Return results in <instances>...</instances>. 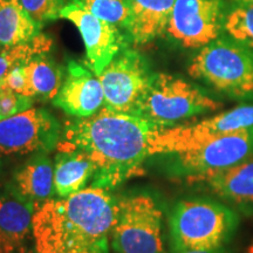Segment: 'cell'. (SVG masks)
Wrapping results in <instances>:
<instances>
[{
	"label": "cell",
	"mask_w": 253,
	"mask_h": 253,
	"mask_svg": "<svg viewBox=\"0 0 253 253\" xmlns=\"http://www.w3.org/2000/svg\"><path fill=\"white\" fill-rule=\"evenodd\" d=\"M160 130L138 116L102 108L88 118L66 123L58 150L87 155L95 167L91 186L112 190L143 172Z\"/></svg>",
	"instance_id": "6da1fadb"
},
{
	"label": "cell",
	"mask_w": 253,
	"mask_h": 253,
	"mask_svg": "<svg viewBox=\"0 0 253 253\" xmlns=\"http://www.w3.org/2000/svg\"><path fill=\"white\" fill-rule=\"evenodd\" d=\"M119 201L109 190L88 186L50 199L33 217L36 253H109Z\"/></svg>",
	"instance_id": "7a4b0ae2"
},
{
	"label": "cell",
	"mask_w": 253,
	"mask_h": 253,
	"mask_svg": "<svg viewBox=\"0 0 253 253\" xmlns=\"http://www.w3.org/2000/svg\"><path fill=\"white\" fill-rule=\"evenodd\" d=\"M238 224L237 214L226 205L210 199L178 202L170 214L172 253L223 248Z\"/></svg>",
	"instance_id": "3957f363"
},
{
	"label": "cell",
	"mask_w": 253,
	"mask_h": 253,
	"mask_svg": "<svg viewBox=\"0 0 253 253\" xmlns=\"http://www.w3.org/2000/svg\"><path fill=\"white\" fill-rule=\"evenodd\" d=\"M188 72L232 99H253V49L225 34L199 48Z\"/></svg>",
	"instance_id": "277c9868"
},
{
	"label": "cell",
	"mask_w": 253,
	"mask_h": 253,
	"mask_svg": "<svg viewBox=\"0 0 253 253\" xmlns=\"http://www.w3.org/2000/svg\"><path fill=\"white\" fill-rule=\"evenodd\" d=\"M220 107L219 101L191 82L167 73H155L135 116L160 129H169Z\"/></svg>",
	"instance_id": "5b68a950"
},
{
	"label": "cell",
	"mask_w": 253,
	"mask_h": 253,
	"mask_svg": "<svg viewBox=\"0 0 253 253\" xmlns=\"http://www.w3.org/2000/svg\"><path fill=\"white\" fill-rule=\"evenodd\" d=\"M170 155L169 171L194 183L253 158V126L225 132Z\"/></svg>",
	"instance_id": "8992f818"
},
{
	"label": "cell",
	"mask_w": 253,
	"mask_h": 253,
	"mask_svg": "<svg viewBox=\"0 0 253 253\" xmlns=\"http://www.w3.org/2000/svg\"><path fill=\"white\" fill-rule=\"evenodd\" d=\"M112 248L115 253H167L163 213L154 197L136 194L120 199Z\"/></svg>",
	"instance_id": "52a82bcc"
},
{
	"label": "cell",
	"mask_w": 253,
	"mask_h": 253,
	"mask_svg": "<svg viewBox=\"0 0 253 253\" xmlns=\"http://www.w3.org/2000/svg\"><path fill=\"white\" fill-rule=\"evenodd\" d=\"M154 74L143 55L128 47L123 48L99 75L103 108L135 116Z\"/></svg>",
	"instance_id": "ba28073f"
},
{
	"label": "cell",
	"mask_w": 253,
	"mask_h": 253,
	"mask_svg": "<svg viewBox=\"0 0 253 253\" xmlns=\"http://www.w3.org/2000/svg\"><path fill=\"white\" fill-rule=\"evenodd\" d=\"M225 0H175L166 33L186 49H199L224 34Z\"/></svg>",
	"instance_id": "9c48e42d"
},
{
	"label": "cell",
	"mask_w": 253,
	"mask_h": 253,
	"mask_svg": "<svg viewBox=\"0 0 253 253\" xmlns=\"http://www.w3.org/2000/svg\"><path fill=\"white\" fill-rule=\"evenodd\" d=\"M62 126L49 112L32 108L0 120V155L49 153L61 140Z\"/></svg>",
	"instance_id": "30bf717a"
},
{
	"label": "cell",
	"mask_w": 253,
	"mask_h": 253,
	"mask_svg": "<svg viewBox=\"0 0 253 253\" xmlns=\"http://www.w3.org/2000/svg\"><path fill=\"white\" fill-rule=\"evenodd\" d=\"M60 18L71 21L80 32L88 68L97 77L128 46L129 39L121 28L96 17L74 0L65 6Z\"/></svg>",
	"instance_id": "8fae6325"
},
{
	"label": "cell",
	"mask_w": 253,
	"mask_h": 253,
	"mask_svg": "<svg viewBox=\"0 0 253 253\" xmlns=\"http://www.w3.org/2000/svg\"><path fill=\"white\" fill-rule=\"evenodd\" d=\"M253 126V104L240 106L191 126L161 129L153 142V155L186 150L214 136Z\"/></svg>",
	"instance_id": "7c38bea8"
},
{
	"label": "cell",
	"mask_w": 253,
	"mask_h": 253,
	"mask_svg": "<svg viewBox=\"0 0 253 253\" xmlns=\"http://www.w3.org/2000/svg\"><path fill=\"white\" fill-rule=\"evenodd\" d=\"M104 94L97 75L77 61H69L66 78L53 104L75 118H88L103 107Z\"/></svg>",
	"instance_id": "4fadbf2b"
},
{
	"label": "cell",
	"mask_w": 253,
	"mask_h": 253,
	"mask_svg": "<svg viewBox=\"0 0 253 253\" xmlns=\"http://www.w3.org/2000/svg\"><path fill=\"white\" fill-rule=\"evenodd\" d=\"M36 211L13 186L0 194V253H27Z\"/></svg>",
	"instance_id": "5bb4252c"
},
{
	"label": "cell",
	"mask_w": 253,
	"mask_h": 253,
	"mask_svg": "<svg viewBox=\"0 0 253 253\" xmlns=\"http://www.w3.org/2000/svg\"><path fill=\"white\" fill-rule=\"evenodd\" d=\"M175 0H130L126 34L134 45H144L166 33Z\"/></svg>",
	"instance_id": "9a60e30c"
},
{
	"label": "cell",
	"mask_w": 253,
	"mask_h": 253,
	"mask_svg": "<svg viewBox=\"0 0 253 253\" xmlns=\"http://www.w3.org/2000/svg\"><path fill=\"white\" fill-rule=\"evenodd\" d=\"M48 153H36L13 177V188L39 209L54 195V164Z\"/></svg>",
	"instance_id": "2e32d148"
},
{
	"label": "cell",
	"mask_w": 253,
	"mask_h": 253,
	"mask_svg": "<svg viewBox=\"0 0 253 253\" xmlns=\"http://www.w3.org/2000/svg\"><path fill=\"white\" fill-rule=\"evenodd\" d=\"M194 183L207 185L212 194L231 203H253V158L201 177Z\"/></svg>",
	"instance_id": "e0dca14e"
},
{
	"label": "cell",
	"mask_w": 253,
	"mask_h": 253,
	"mask_svg": "<svg viewBox=\"0 0 253 253\" xmlns=\"http://www.w3.org/2000/svg\"><path fill=\"white\" fill-rule=\"evenodd\" d=\"M95 172L94 163L84 153L77 150L59 151L54 162V189L60 198H66L80 190Z\"/></svg>",
	"instance_id": "ac0fdd59"
},
{
	"label": "cell",
	"mask_w": 253,
	"mask_h": 253,
	"mask_svg": "<svg viewBox=\"0 0 253 253\" xmlns=\"http://www.w3.org/2000/svg\"><path fill=\"white\" fill-rule=\"evenodd\" d=\"M40 30L20 0H0V48L27 42Z\"/></svg>",
	"instance_id": "d6986e66"
},
{
	"label": "cell",
	"mask_w": 253,
	"mask_h": 253,
	"mask_svg": "<svg viewBox=\"0 0 253 253\" xmlns=\"http://www.w3.org/2000/svg\"><path fill=\"white\" fill-rule=\"evenodd\" d=\"M25 68L33 97L45 101L54 99L63 82L61 68L46 53L31 60Z\"/></svg>",
	"instance_id": "ffe728a7"
},
{
	"label": "cell",
	"mask_w": 253,
	"mask_h": 253,
	"mask_svg": "<svg viewBox=\"0 0 253 253\" xmlns=\"http://www.w3.org/2000/svg\"><path fill=\"white\" fill-rule=\"evenodd\" d=\"M52 45V39L40 33L27 42L0 49V80L12 69L27 65L36 56L49 52Z\"/></svg>",
	"instance_id": "44dd1931"
},
{
	"label": "cell",
	"mask_w": 253,
	"mask_h": 253,
	"mask_svg": "<svg viewBox=\"0 0 253 253\" xmlns=\"http://www.w3.org/2000/svg\"><path fill=\"white\" fill-rule=\"evenodd\" d=\"M224 34L253 49V6L233 2L227 7Z\"/></svg>",
	"instance_id": "7402d4cb"
},
{
	"label": "cell",
	"mask_w": 253,
	"mask_h": 253,
	"mask_svg": "<svg viewBox=\"0 0 253 253\" xmlns=\"http://www.w3.org/2000/svg\"><path fill=\"white\" fill-rule=\"evenodd\" d=\"M100 19L126 30L130 13V0H74Z\"/></svg>",
	"instance_id": "603a6c76"
},
{
	"label": "cell",
	"mask_w": 253,
	"mask_h": 253,
	"mask_svg": "<svg viewBox=\"0 0 253 253\" xmlns=\"http://www.w3.org/2000/svg\"><path fill=\"white\" fill-rule=\"evenodd\" d=\"M32 20L40 28L60 18L65 8V0H20Z\"/></svg>",
	"instance_id": "cb8c5ba5"
},
{
	"label": "cell",
	"mask_w": 253,
	"mask_h": 253,
	"mask_svg": "<svg viewBox=\"0 0 253 253\" xmlns=\"http://www.w3.org/2000/svg\"><path fill=\"white\" fill-rule=\"evenodd\" d=\"M34 99L11 90H0V120L23 113L32 108Z\"/></svg>",
	"instance_id": "d4e9b609"
},
{
	"label": "cell",
	"mask_w": 253,
	"mask_h": 253,
	"mask_svg": "<svg viewBox=\"0 0 253 253\" xmlns=\"http://www.w3.org/2000/svg\"><path fill=\"white\" fill-rule=\"evenodd\" d=\"M0 90H11L14 91V93L33 97L25 66H20V67H17L8 72L0 80Z\"/></svg>",
	"instance_id": "484cf974"
},
{
	"label": "cell",
	"mask_w": 253,
	"mask_h": 253,
	"mask_svg": "<svg viewBox=\"0 0 253 253\" xmlns=\"http://www.w3.org/2000/svg\"><path fill=\"white\" fill-rule=\"evenodd\" d=\"M178 253H230V252L226 251L223 246V248L212 249V250H197V251H184V252H178Z\"/></svg>",
	"instance_id": "4316f807"
},
{
	"label": "cell",
	"mask_w": 253,
	"mask_h": 253,
	"mask_svg": "<svg viewBox=\"0 0 253 253\" xmlns=\"http://www.w3.org/2000/svg\"><path fill=\"white\" fill-rule=\"evenodd\" d=\"M236 4H243V5H249L253 6V0H232Z\"/></svg>",
	"instance_id": "83f0119b"
},
{
	"label": "cell",
	"mask_w": 253,
	"mask_h": 253,
	"mask_svg": "<svg viewBox=\"0 0 253 253\" xmlns=\"http://www.w3.org/2000/svg\"><path fill=\"white\" fill-rule=\"evenodd\" d=\"M246 253H253V242L251 243V245L249 246V249H248V251H246Z\"/></svg>",
	"instance_id": "f1b7e54d"
},
{
	"label": "cell",
	"mask_w": 253,
	"mask_h": 253,
	"mask_svg": "<svg viewBox=\"0 0 253 253\" xmlns=\"http://www.w3.org/2000/svg\"><path fill=\"white\" fill-rule=\"evenodd\" d=\"M84 253H99V252H84Z\"/></svg>",
	"instance_id": "f546056e"
}]
</instances>
